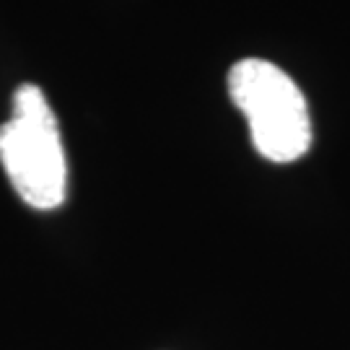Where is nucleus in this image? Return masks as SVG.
<instances>
[{
    "label": "nucleus",
    "mask_w": 350,
    "mask_h": 350,
    "mask_svg": "<svg viewBox=\"0 0 350 350\" xmlns=\"http://www.w3.org/2000/svg\"><path fill=\"white\" fill-rule=\"evenodd\" d=\"M0 163L29 208H60L68 189V161L57 117L44 91L24 83L13 94V112L0 125Z\"/></svg>",
    "instance_id": "obj_1"
},
{
    "label": "nucleus",
    "mask_w": 350,
    "mask_h": 350,
    "mask_svg": "<svg viewBox=\"0 0 350 350\" xmlns=\"http://www.w3.org/2000/svg\"><path fill=\"white\" fill-rule=\"evenodd\" d=\"M228 94L250 125L252 146L267 161L288 163L312 146L309 107L293 78L267 60H241L228 70Z\"/></svg>",
    "instance_id": "obj_2"
}]
</instances>
